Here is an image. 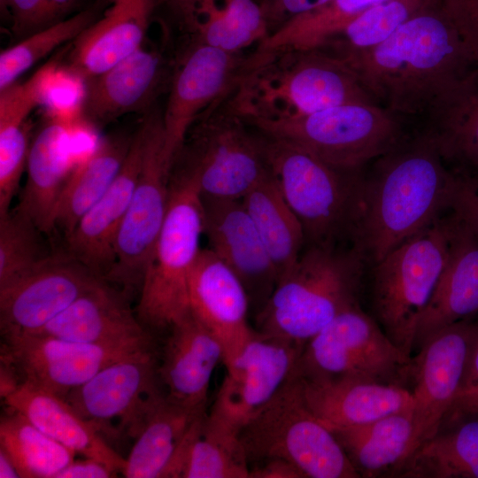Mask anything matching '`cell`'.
<instances>
[{"mask_svg": "<svg viewBox=\"0 0 478 478\" xmlns=\"http://www.w3.org/2000/svg\"><path fill=\"white\" fill-rule=\"evenodd\" d=\"M463 177L418 127L364 168L351 246L372 266L455 208Z\"/></svg>", "mask_w": 478, "mask_h": 478, "instance_id": "6da1fadb", "label": "cell"}, {"mask_svg": "<svg viewBox=\"0 0 478 478\" xmlns=\"http://www.w3.org/2000/svg\"><path fill=\"white\" fill-rule=\"evenodd\" d=\"M338 58L377 104L419 126L477 67L441 0L378 46Z\"/></svg>", "mask_w": 478, "mask_h": 478, "instance_id": "7a4b0ae2", "label": "cell"}, {"mask_svg": "<svg viewBox=\"0 0 478 478\" xmlns=\"http://www.w3.org/2000/svg\"><path fill=\"white\" fill-rule=\"evenodd\" d=\"M267 52L227 96L242 118H295L345 104H377L351 67L323 49Z\"/></svg>", "mask_w": 478, "mask_h": 478, "instance_id": "3957f363", "label": "cell"}, {"mask_svg": "<svg viewBox=\"0 0 478 478\" xmlns=\"http://www.w3.org/2000/svg\"><path fill=\"white\" fill-rule=\"evenodd\" d=\"M366 264L352 246H307L255 315V329L304 346L336 315L360 304Z\"/></svg>", "mask_w": 478, "mask_h": 478, "instance_id": "277c9868", "label": "cell"}, {"mask_svg": "<svg viewBox=\"0 0 478 478\" xmlns=\"http://www.w3.org/2000/svg\"><path fill=\"white\" fill-rule=\"evenodd\" d=\"M203 234L204 208L197 181L172 166L167 212L135 308L142 325L158 339L190 311L189 281Z\"/></svg>", "mask_w": 478, "mask_h": 478, "instance_id": "5b68a950", "label": "cell"}, {"mask_svg": "<svg viewBox=\"0 0 478 478\" xmlns=\"http://www.w3.org/2000/svg\"><path fill=\"white\" fill-rule=\"evenodd\" d=\"M257 130L268 165L303 226L305 244L339 246L343 240L351 241L365 167H335L295 144Z\"/></svg>", "mask_w": 478, "mask_h": 478, "instance_id": "8992f818", "label": "cell"}, {"mask_svg": "<svg viewBox=\"0 0 478 478\" xmlns=\"http://www.w3.org/2000/svg\"><path fill=\"white\" fill-rule=\"evenodd\" d=\"M458 220L452 210L373 265V317L405 353L413 354L414 337L447 262Z\"/></svg>", "mask_w": 478, "mask_h": 478, "instance_id": "52a82bcc", "label": "cell"}, {"mask_svg": "<svg viewBox=\"0 0 478 478\" xmlns=\"http://www.w3.org/2000/svg\"><path fill=\"white\" fill-rule=\"evenodd\" d=\"M238 437L250 467L279 458L305 478H359L333 432L306 405L295 372Z\"/></svg>", "mask_w": 478, "mask_h": 478, "instance_id": "ba28073f", "label": "cell"}, {"mask_svg": "<svg viewBox=\"0 0 478 478\" xmlns=\"http://www.w3.org/2000/svg\"><path fill=\"white\" fill-rule=\"evenodd\" d=\"M243 119L343 170L364 168L410 132L409 122L374 104H345L295 118Z\"/></svg>", "mask_w": 478, "mask_h": 478, "instance_id": "9c48e42d", "label": "cell"}, {"mask_svg": "<svg viewBox=\"0 0 478 478\" xmlns=\"http://www.w3.org/2000/svg\"><path fill=\"white\" fill-rule=\"evenodd\" d=\"M227 98L194 122L171 167L190 174L203 197L242 199L271 168L258 131Z\"/></svg>", "mask_w": 478, "mask_h": 478, "instance_id": "30bf717a", "label": "cell"}, {"mask_svg": "<svg viewBox=\"0 0 478 478\" xmlns=\"http://www.w3.org/2000/svg\"><path fill=\"white\" fill-rule=\"evenodd\" d=\"M412 356L399 349L360 304L336 315L303 347V378L355 377L410 388Z\"/></svg>", "mask_w": 478, "mask_h": 478, "instance_id": "8fae6325", "label": "cell"}, {"mask_svg": "<svg viewBox=\"0 0 478 478\" xmlns=\"http://www.w3.org/2000/svg\"><path fill=\"white\" fill-rule=\"evenodd\" d=\"M158 367V345L108 365L65 400L114 448L123 438L134 441L166 395Z\"/></svg>", "mask_w": 478, "mask_h": 478, "instance_id": "7c38bea8", "label": "cell"}, {"mask_svg": "<svg viewBox=\"0 0 478 478\" xmlns=\"http://www.w3.org/2000/svg\"><path fill=\"white\" fill-rule=\"evenodd\" d=\"M139 176L115 243V260L104 280L127 297L141 289L144 273L168 208L169 174L164 158L162 114L151 109L143 122Z\"/></svg>", "mask_w": 478, "mask_h": 478, "instance_id": "4fadbf2b", "label": "cell"}, {"mask_svg": "<svg viewBox=\"0 0 478 478\" xmlns=\"http://www.w3.org/2000/svg\"><path fill=\"white\" fill-rule=\"evenodd\" d=\"M266 56L267 51L257 48L249 53L228 52L189 41L173 67L162 113L164 158L169 172L194 122L228 96Z\"/></svg>", "mask_w": 478, "mask_h": 478, "instance_id": "5bb4252c", "label": "cell"}, {"mask_svg": "<svg viewBox=\"0 0 478 478\" xmlns=\"http://www.w3.org/2000/svg\"><path fill=\"white\" fill-rule=\"evenodd\" d=\"M303 347L256 330L240 354L225 366L227 374L206 414L207 423L238 436L291 376Z\"/></svg>", "mask_w": 478, "mask_h": 478, "instance_id": "9a60e30c", "label": "cell"}, {"mask_svg": "<svg viewBox=\"0 0 478 478\" xmlns=\"http://www.w3.org/2000/svg\"><path fill=\"white\" fill-rule=\"evenodd\" d=\"M158 345L110 346L25 334L3 338L0 356L13 365L22 382L65 399L108 365Z\"/></svg>", "mask_w": 478, "mask_h": 478, "instance_id": "2e32d148", "label": "cell"}, {"mask_svg": "<svg viewBox=\"0 0 478 478\" xmlns=\"http://www.w3.org/2000/svg\"><path fill=\"white\" fill-rule=\"evenodd\" d=\"M104 280L67 253L0 288L3 338L35 332Z\"/></svg>", "mask_w": 478, "mask_h": 478, "instance_id": "e0dca14e", "label": "cell"}, {"mask_svg": "<svg viewBox=\"0 0 478 478\" xmlns=\"http://www.w3.org/2000/svg\"><path fill=\"white\" fill-rule=\"evenodd\" d=\"M474 321V318L464 320L440 330L412 355L409 389L413 399L414 450L436 432L459 391L469 357Z\"/></svg>", "mask_w": 478, "mask_h": 478, "instance_id": "ac0fdd59", "label": "cell"}, {"mask_svg": "<svg viewBox=\"0 0 478 478\" xmlns=\"http://www.w3.org/2000/svg\"><path fill=\"white\" fill-rule=\"evenodd\" d=\"M204 234L212 250L237 276L255 315L271 297L279 277L242 199L203 197Z\"/></svg>", "mask_w": 478, "mask_h": 478, "instance_id": "d6986e66", "label": "cell"}, {"mask_svg": "<svg viewBox=\"0 0 478 478\" xmlns=\"http://www.w3.org/2000/svg\"><path fill=\"white\" fill-rule=\"evenodd\" d=\"M190 312L218 338L229 364L254 336L250 302L234 272L210 249H201L189 281Z\"/></svg>", "mask_w": 478, "mask_h": 478, "instance_id": "ffe728a7", "label": "cell"}, {"mask_svg": "<svg viewBox=\"0 0 478 478\" xmlns=\"http://www.w3.org/2000/svg\"><path fill=\"white\" fill-rule=\"evenodd\" d=\"M223 358L218 338L189 311L158 344V371L166 397L189 410L206 412L210 381Z\"/></svg>", "mask_w": 478, "mask_h": 478, "instance_id": "44dd1931", "label": "cell"}, {"mask_svg": "<svg viewBox=\"0 0 478 478\" xmlns=\"http://www.w3.org/2000/svg\"><path fill=\"white\" fill-rule=\"evenodd\" d=\"M172 71L162 53L140 47L86 81L81 117L104 126L128 113L149 112L162 89L169 85Z\"/></svg>", "mask_w": 478, "mask_h": 478, "instance_id": "7402d4cb", "label": "cell"}, {"mask_svg": "<svg viewBox=\"0 0 478 478\" xmlns=\"http://www.w3.org/2000/svg\"><path fill=\"white\" fill-rule=\"evenodd\" d=\"M144 147L143 123L107 191L66 237V253L104 280L115 260L116 238L139 176Z\"/></svg>", "mask_w": 478, "mask_h": 478, "instance_id": "603a6c76", "label": "cell"}, {"mask_svg": "<svg viewBox=\"0 0 478 478\" xmlns=\"http://www.w3.org/2000/svg\"><path fill=\"white\" fill-rule=\"evenodd\" d=\"M75 112L52 111L31 139L27 181L14 207L43 234L55 229L58 206L72 173L70 133Z\"/></svg>", "mask_w": 478, "mask_h": 478, "instance_id": "cb8c5ba5", "label": "cell"}, {"mask_svg": "<svg viewBox=\"0 0 478 478\" xmlns=\"http://www.w3.org/2000/svg\"><path fill=\"white\" fill-rule=\"evenodd\" d=\"M30 334L110 346L158 343L132 311L128 297L106 281L81 296L43 328Z\"/></svg>", "mask_w": 478, "mask_h": 478, "instance_id": "d4e9b609", "label": "cell"}, {"mask_svg": "<svg viewBox=\"0 0 478 478\" xmlns=\"http://www.w3.org/2000/svg\"><path fill=\"white\" fill-rule=\"evenodd\" d=\"M298 377L306 405L329 428L360 426L412 410V396L405 387L355 377Z\"/></svg>", "mask_w": 478, "mask_h": 478, "instance_id": "484cf974", "label": "cell"}, {"mask_svg": "<svg viewBox=\"0 0 478 478\" xmlns=\"http://www.w3.org/2000/svg\"><path fill=\"white\" fill-rule=\"evenodd\" d=\"M457 214L447 262L419 320L413 353L440 330L478 312V235Z\"/></svg>", "mask_w": 478, "mask_h": 478, "instance_id": "4316f807", "label": "cell"}, {"mask_svg": "<svg viewBox=\"0 0 478 478\" xmlns=\"http://www.w3.org/2000/svg\"><path fill=\"white\" fill-rule=\"evenodd\" d=\"M42 432L84 458L96 459L123 473L124 459L88 421L62 397L22 382L4 399Z\"/></svg>", "mask_w": 478, "mask_h": 478, "instance_id": "83f0119b", "label": "cell"}, {"mask_svg": "<svg viewBox=\"0 0 478 478\" xmlns=\"http://www.w3.org/2000/svg\"><path fill=\"white\" fill-rule=\"evenodd\" d=\"M150 13L114 3L72 42L66 72L88 81L104 73L140 47Z\"/></svg>", "mask_w": 478, "mask_h": 478, "instance_id": "f1b7e54d", "label": "cell"}, {"mask_svg": "<svg viewBox=\"0 0 478 478\" xmlns=\"http://www.w3.org/2000/svg\"><path fill=\"white\" fill-rule=\"evenodd\" d=\"M58 66V59L50 61L26 81L0 91V215L10 211L26 169L32 139L27 117L42 103Z\"/></svg>", "mask_w": 478, "mask_h": 478, "instance_id": "f546056e", "label": "cell"}, {"mask_svg": "<svg viewBox=\"0 0 478 478\" xmlns=\"http://www.w3.org/2000/svg\"><path fill=\"white\" fill-rule=\"evenodd\" d=\"M170 4L191 42L243 52L269 32L259 0H164Z\"/></svg>", "mask_w": 478, "mask_h": 478, "instance_id": "4dcf8cb0", "label": "cell"}, {"mask_svg": "<svg viewBox=\"0 0 478 478\" xmlns=\"http://www.w3.org/2000/svg\"><path fill=\"white\" fill-rule=\"evenodd\" d=\"M329 429L363 478L394 477L415 448L412 412L393 413L360 426Z\"/></svg>", "mask_w": 478, "mask_h": 478, "instance_id": "1f68e13d", "label": "cell"}, {"mask_svg": "<svg viewBox=\"0 0 478 478\" xmlns=\"http://www.w3.org/2000/svg\"><path fill=\"white\" fill-rule=\"evenodd\" d=\"M435 136L449 166L478 177V67L420 125Z\"/></svg>", "mask_w": 478, "mask_h": 478, "instance_id": "d6a6232c", "label": "cell"}, {"mask_svg": "<svg viewBox=\"0 0 478 478\" xmlns=\"http://www.w3.org/2000/svg\"><path fill=\"white\" fill-rule=\"evenodd\" d=\"M133 135L126 132L105 135L72 172L55 219V229H61L65 238L112 184L127 155Z\"/></svg>", "mask_w": 478, "mask_h": 478, "instance_id": "836d02e7", "label": "cell"}, {"mask_svg": "<svg viewBox=\"0 0 478 478\" xmlns=\"http://www.w3.org/2000/svg\"><path fill=\"white\" fill-rule=\"evenodd\" d=\"M206 414L187 431L161 478H249L251 467L238 436L212 427Z\"/></svg>", "mask_w": 478, "mask_h": 478, "instance_id": "e575fe53", "label": "cell"}, {"mask_svg": "<svg viewBox=\"0 0 478 478\" xmlns=\"http://www.w3.org/2000/svg\"><path fill=\"white\" fill-rule=\"evenodd\" d=\"M399 478H478V417L442 423L400 466Z\"/></svg>", "mask_w": 478, "mask_h": 478, "instance_id": "d590c367", "label": "cell"}, {"mask_svg": "<svg viewBox=\"0 0 478 478\" xmlns=\"http://www.w3.org/2000/svg\"><path fill=\"white\" fill-rule=\"evenodd\" d=\"M242 201L280 279L294 266L303 251L305 245L303 226L286 201L272 169Z\"/></svg>", "mask_w": 478, "mask_h": 478, "instance_id": "8d00e7d4", "label": "cell"}, {"mask_svg": "<svg viewBox=\"0 0 478 478\" xmlns=\"http://www.w3.org/2000/svg\"><path fill=\"white\" fill-rule=\"evenodd\" d=\"M205 412L162 397L134 439L122 474L127 478H161L187 431Z\"/></svg>", "mask_w": 478, "mask_h": 478, "instance_id": "74e56055", "label": "cell"}, {"mask_svg": "<svg viewBox=\"0 0 478 478\" xmlns=\"http://www.w3.org/2000/svg\"><path fill=\"white\" fill-rule=\"evenodd\" d=\"M0 449L13 461L21 478H55L76 454L8 406L0 419Z\"/></svg>", "mask_w": 478, "mask_h": 478, "instance_id": "f35d334b", "label": "cell"}, {"mask_svg": "<svg viewBox=\"0 0 478 478\" xmlns=\"http://www.w3.org/2000/svg\"><path fill=\"white\" fill-rule=\"evenodd\" d=\"M385 0H330L290 19L264 39L259 50H310L322 46L351 20Z\"/></svg>", "mask_w": 478, "mask_h": 478, "instance_id": "ab89813d", "label": "cell"}, {"mask_svg": "<svg viewBox=\"0 0 478 478\" xmlns=\"http://www.w3.org/2000/svg\"><path fill=\"white\" fill-rule=\"evenodd\" d=\"M434 1L385 0L355 18L320 48L337 57L371 50Z\"/></svg>", "mask_w": 478, "mask_h": 478, "instance_id": "60d3db41", "label": "cell"}, {"mask_svg": "<svg viewBox=\"0 0 478 478\" xmlns=\"http://www.w3.org/2000/svg\"><path fill=\"white\" fill-rule=\"evenodd\" d=\"M96 0L73 16L36 32L0 54V91L16 82L25 72L59 46L72 42L87 27L100 19L102 4Z\"/></svg>", "mask_w": 478, "mask_h": 478, "instance_id": "b9f144b4", "label": "cell"}, {"mask_svg": "<svg viewBox=\"0 0 478 478\" xmlns=\"http://www.w3.org/2000/svg\"><path fill=\"white\" fill-rule=\"evenodd\" d=\"M41 234L14 208L0 215V288L30 273L51 256L42 247Z\"/></svg>", "mask_w": 478, "mask_h": 478, "instance_id": "7bdbcfd3", "label": "cell"}, {"mask_svg": "<svg viewBox=\"0 0 478 478\" xmlns=\"http://www.w3.org/2000/svg\"><path fill=\"white\" fill-rule=\"evenodd\" d=\"M91 0H1L19 41L88 8Z\"/></svg>", "mask_w": 478, "mask_h": 478, "instance_id": "ee69618b", "label": "cell"}, {"mask_svg": "<svg viewBox=\"0 0 478 478\" xmlns=\"http://www.w3.org/2000/svg\"><path fill=\"white\" fill-rule=\"evenodd\" d=\"M468 417H478V318L474 321L472 343L462 382L440 425Z\"/></svg>", "mask_w": 478, "mask_h": 478, "instance_id": "f6af8a7d", "label": "cell"}, {"mask_svg": "<svg viewBox=\"0 0 478 478\" xmlns=\"http://www.w3.org/2000/svg\"><path fill=\"white\" fill-rule=\"evenodd\" d=\"M478 67V0H441Z\"/></svg>", "mask_w": 478, "mask_h": 478, "instance_id": "bcb514c9", "label": "cell"}, {"mask_svg": "<svg viewBox=\"0 0 478 478\" xmlns=\"http://www.w3.org/2000/svg\"><path fill=\"white\" fill-rule=\"evenodd\" d=\"M328 1L330 0H259L269 35L295 17L316 9Z\"/></svg>", "mask_w": 478, "mask_h": 478, "instance_id": "7dc6e473", "label": "cell"}, {"mask_svg": "<svg viewBox=\"0 0 478 478\" xmlns=\"http://www.w3.org/2000/svg\"><path fill=\"white\" fill-rule=\"evenodd\" d=\"M454 211L478 235V177L463 176Z\"/></svg>", "mask_w": 478, "mask_h": 478, "instance_id": "c3c4849f", "label": "cell"}, {"mask_svg": "<svg viewBox=\"0 0 478 478\" xmlns=\"http://www.w3.org/2000/svg\"><path fill=\"white\" fill-rule=\"evenodd\" d=\"M117 473L107 465L90 458L73 459L55 478H109Z\"/></svg>", "mask_w": 478, "mask_h": 478, "instance_id": "681fc988", "label": "cell"}, {"mask_svg": "<svg viewBox=\"0 0 478 478\" xmlns=\"http://www.w3.org/2000/svg\"><path fill=\"white\" fill-rule=\"evenodd\" d=\"M249 478H305V476L291 462L273 458L251 466Z\"/></svg>", "mask_w": 478, "mask_h": 478, "instance_id": "f907efd6", "label": "cell"}, {"mask_svg": "<svg viewBox=\"0 0 478 478\" xmlns=\"http://www.w3.org/2000/svg\"><path fill=\"white\" fill-rule=\"evenodd\" d=\"M17 477L20 476L13 461L4 451L0 449V478Z\"/></svg>", "mask_w": 478, "mask_h": 478, "instance_id": "816d5d0a", "label": "cell"}, {"mask_svg": "<svg viewBox=\"0 0 478 478\" xmlns=\"http://www.w3.org/2000/svg\"><path fill=\"white\" fill-rule=\"evenodd\" d=\"M112 4L121 3L151 13L155 0H109Z\"/></svg>", "mask_w": 478, "mask_h": 478, "instance_id": "f5cc1de1", "label": "cell"}]
</instances>
